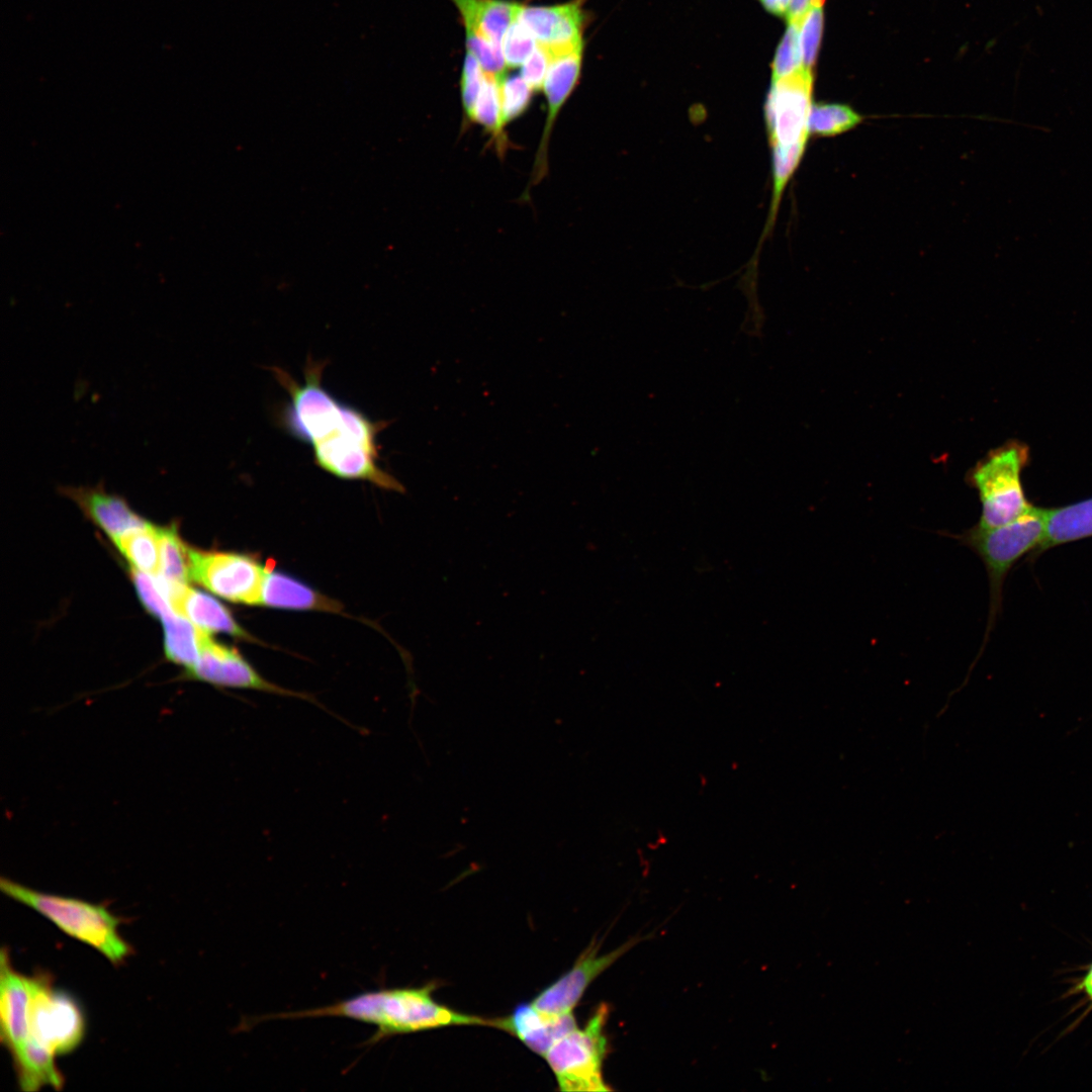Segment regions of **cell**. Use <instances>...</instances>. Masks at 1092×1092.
Returning a JSON list of instances; mask_svg holds the SVG:
<instances>
[{
	"label": "cell",
	"mask_w": 1092,
	"mask_h": 1092,
	"mask_svg": "<svg viewBox=\"0 0 1092 1092\" xmlns=\"http://www.w3.org/2000/svg\"><path fill=\"white\" fill-rule=\"evenodd\" d=\"M325 365L309 357L302 383L280 367H269L289 396L278 413L280 427L309 445L314 463L328 473L402 492V484L379 465L377 436L388 423L373 421L330 393L322 384Z\"/></svg>",
	"instance_id": "1"
},
{
	"label": "cell",
	"mask_w": 1092,
	"mask_h": 1092,
	"mask_svg": "<svg viewBox=\"0 0 1092 1092\" xmlns=\"http://www.w3.org/2000/svg\"><path fill=\"white\" fill-rule=\"evenodd\" d=\"M435 983L417 988H381L317 1008L252 1018L251 1024L273 1019L345 1017L376 1027L365 1043L370 1045L394 1035L450 1025L489 1026L490 1019L460 1013L435 1001Z\"/></svg>",
	"instance_id": "2"
},
{
	"label": "cell",
	"mask_w": 1092,
	"mask_h": 1092,
	"mask_svg": "<svg viewBox=\"0 0 1092 1092\" xmlns=\"http://www.w3.org/2000/svg\"><path fill=\"white\" fill-rule=\"evenodd\" d=\"M0 890L46 917L67 935L93 947L114 965L130 954V945L118 933L120 919L102 905L38 892L4 877L0 879Z\"/></svg>",
	"instance_id": "3"
},
{
	"label": "cell",
	"mask_w": 1092,
	"mask_h": 1092,
	"mask_svg": "<svg viewBox=\"0 0 1092 1092\" xmlns=\"http://www.w3.org/2000/svg\"><path fill=\"white\" fill-rule=\"evenodd\" d=\"M1045 508H1032L1019 518L994 528L975 525L953 535L983 561L989 582V616L985 640L1002 607L1005 579L1015 563L1037 550L1045 533Z\"/></svg>",
	"instance_id": "4"
},
{
	"label": "cell",
	"mask_w": 1092,
	"mask_h": 1092,
	"mask_svg": "<svg viewBox=\"0 0 1092 1092\" xmlns=\"http://www.w3.org/2000/svg\"><path fill=\"white\" fill-rule=\"evenodd\" d=\"M1028 460V449L1017 442L1006 444L980 461L969 476L981 502L980 528L1007 524L1032 508L1025 496L1021 472Z\"/></svg>",
	"instance_id": "5"
},
{
	"label": "cell",
	"mask_w": 1092,
	"mask_h": 1092,
	"mask_svg": "<svg viewBox=\"0 0 1092 1092\" xmlns=\"http://www.w3.org/2000/svg\"><path fill=\"white\" fill-rule=\"evenodd\" d=\"M609 1014L602 1004L582 1029L577 1026L557 1040L544 1058L561 1091H607L602 1067L607 1055L604 1032Z\"/></svg>",
	"instance_id": "6"
},
{
	"label": "cell",
	"mask_w": 1092,
	"mask_h": 1092,
	"mask_svg": "<svg viewBox=\"0 0 1092 1092\" xmlns=\"http://www.w3.org/2000/svg\"><path fill=\"white\" fill-rule=\"evenodd\" d=\"M28 1038L56 1056L73 1052L85 1034V1020L79 1004L71 995L55 989L47 973L28 977Z\"/></svg>",
	"instance_id": "7"
},
{
	"label": "cell",
	"mask_w": 1092,
	"mask_h": 1092,
	"mask_svg": "<svg viewBox=\"0 0 1092 1092\" xmlns=\"http://www.w3.org/2000/svg\"><path fill=\"white\" fill-rule=\"evenodd\" d=\"M269 566L249 555L189 547V579L232 603L260 606Z\"/></svg>",
	"instance_id": "8"
},
{
	"label": "cell",
	"mask_w": 1092,
	"mask_h": 1092,
	"mask_svg": "<svg viewBox=\"0 0 1092 1092\" xmlns=\"http://www.w3.org/2000/svg\"><path fill=\"white\" fill-rule=\"evenodd\" d=\"M812 92L813 74L807 67L772 80L764 104L769 148L807 145Z\"/></svg>",
	"instance_id": "9"
},
{
	"label": "cell",
	"mask_w": 1092,
	"mask_h": 1092,
	"mask_svg": "<svg viewBox=\"0 0 1092 1092\" xmlns=\"http://www.w3.org/2000/svg\"><path fill=\"white\" fill-rule=\"evenodd\" d=\"M185 677L218 688L251 690L300 699L325 709L313 696L268 680L236 648L214 641L209 633H205L199 657L196 663L185 671Z\"/></svg>",
	"instance_id": "10"
},
{
	"label": "cell",
	"mask_w": 1092,
	"mask_h": 1092,
	"mask_svg": "<svg viewBox=\"0 0 1092 1092\" xmlns=\"http://www.w3.org/2000/svg\"><path fill=\"white\" fill-rule=\"evenodd\" d=\"M641 939L633 937L603 956L597 954L600 945L592 944L570 970L545 988L531 1003L550 1015L571 1013L590 983Z\"/></svg>",
	"instance_id": "11"
},
{
	"label": "cell",
	"mask_w": 1092,
	"mask_h": 1092,
	"mask_svg": "<svg viewBox=\"0 0 1092 1092\" xmlns=\"http://www.w3.org/2000/svg\"><path fill=\"white\" fill-rule=\"evenodd\" d=\"M583 0L551 6H527L519 18L537 42L547 47L554 57L583 47Z\"/></svg>",
	"instance_id": "12"
},
{
	"label": "cell",
	"mask_w": 1092,
	"mask_h": 1092,
	"mask_svg": "<svg viewBox=\"0 0 1092 1092\" xmlns=\"http://www.w3.org/2000/svg\"><path fill=\"white\" fill-rule=\"evenodd\" d=\"M583 47L553 58L543 83L547 100V116L541 141L536 152L534 166L526 195L548 173V146L554 122L559 111L574 90L580 76Z\"/></svg>",
	"instance_id": "13"
},
{
	"label": "cell",
	"mask_w": 1092,
	"mask_h": 1092,
	"mask_svg": "<svg viewBox=\"0 0 1092 1092\" xmlns=\"http://www.w3.org/2000/svg\"><path fill=\"white\" fill-rule=\"evenodd\" d=\"M30 991L28 977L16 972L6 947L0 953V1037L15 1057L28 1037Z\"/></svg>",
	"instance_id": "14"
},
{
	"label": "cell",
	"mask_w": 1092,
	"mask_h": 1092,
	"mask_svg": "<svg viewBox=\"0 0 1092 1092\" xmlns=\"http://www.w3.org/2000/svg\"><path fill=\"white\" fill-rule=\"evenodd\" d=\"M490 1026L517 1036L534 1053L545 1056L562 1036L577 1026L573 1013L550 1015L532 1003L518 1005L507 1017L490 1019Z\"/></svg>",
	"instance_id": "15"
},
{
	"label": "cell",
	"mask_w": 1092,
	"mask_h": 1092,
	"mask_svg": "<svg viewBox=\"0 0 1092 1092\" xmlns=\"http://www.w3.org/2000/svg\"><path fill=\"white\" fill-rule=\"evenodd\" d=\"M62 491L74 499L111 539L149 524L122 497L106 492L101 486L64 487Z\"/></svg>",
	"instance_id": "16"
},
{
	"label": "cell",
	"mask_w": 1092,
	"mask_h": 1092,
	"mask_svg": "<svg viewBox=\"0 0 1092 1092\" xmlns=\"http://www.w3.org/2000/svg\"><path fill=\"white\" fill-rule=\"evenodd\" d=\"M260 606L288 610H311L339 613L341 604L299 580L269 567Z\"/></svg>",
	"instance_id": "17"
},
{
	"label": "cell",
	"mask_w": 1092,
	"mask_h": 1092,
	"mask_svg": "<svg viewBox=\"0 0 1092 1092\" xmlns=\"http://www.w3.org/2000/svg\"><path fill=\"white\" fill-rule=\"evenodd\" d=\"M176 613L186 617L198 628L210 633L218 632L245 640L252 636L234 619L228 609L205 593L189 587L182 588L173 603Z\"/></svg>",
	"instance_id": "18"
},
{
	"label": "cell",
	"mask_w": 1092,
	"mask_h": 1092,
	"mask_svg": "<svg viewBox=\"0 0 1092 1092\" xmlns=\"http://www.w3.org/2000/svg\"><path fill=\"white\" fill-rule=\"evenodd\" d=\"M458 9L464 27H469L495 43L502 39L523 8L506 0H450Z\"/></svg>",
	"instance_id": "19"
},
{
	"label": "cell",
	"mask_w": 1092,
	"mask_h": 1092,
	"mask_svg": "<svg viewBox=\"0 0 1092 1092\" xmlns=\"http://www.w3.org/2000/svg\"><path fill=\"white\" fill-rule=\"evenodd\" d=\"M1045 517L1044 537L1032 556L1056 546L1092 537V497L1058 508H1045Z\"/></svg>",
	"instance_id": "20"
},
{
	"label": "cell",
	"mask_w": 1092,
	"mask_h": 1092,
	"mask_svg": "<svg viewBox=\"0 0 1092 1092\" xmlns=\"http://www.w3.org/2000/svg\"><path fill=\"white\" fill-rule=\"evenodd\" d=\"M56 1055L31 1038L25 1040L19 1053L13 1057L17 1082L22 1091H38L44 1086L60 1090L64 1077L59 1071Z\"/></svg>",
	"instance_id": "21"
},
{
	"label": "cell",
	"mask_w": 1092,
	"mask_h": 1092,
	"mask_svg": "<svg viewBox=\"0 0 1092 1092\" xmlns=\"http://www.w3.org/2000/svg\"><path fill=\"white\" fill-rule=\"evenodd\" d=\"M166 657L189 670L197 661L205 633L186 617L175 613L162 620Z\"/></svg>",
	"instance_id": "22"
},
{
	"label": "cell",
	"mask_w": 1092,
	"mask_h": 1092,
	"mask_svg": "<svg viewBox=\"0 0 1092 1092\" xmlns=\"http://www.w3.org/2000/svg\"><path fill=\"white\" fill-rule=\"evenodd\" d=\"M112 541L133 569L153 575L159 573L160 546L157 527L149 523L145 527L117 536Z\"/></svg>",
	"instance_id": "23"
},
{
	"label": "cell",
	"mask_w": 1092,
	"mask_h": 1092,
	"mask_svg": "<svg viewBox=\"0 0 1092 1092\" xmlns=\"http://www.w3.org/2000/svg\"><path fill=\"white\" fill-rule=\"evenodd\" d=\"M471 121L479 123L491 134L498 153L505 152L508 139L504 132L498 81L491 75L484 73Z\"/></svg>",
	"instance_id": "24"
},
{
	"label": "cell",
	"mask_w": 1092,
	"mask_h": 1092,
	"mask_svg": "<svg viewBox=\"0 0 1092 1092\" xmlns=\"http://www.w3.org/2000/svg\"><path fill=\"white\" fill-rule=\"evenodd\" d=\"M157 531L160 546V567L157 575L187 584L190 581L189 547L179 537L176 527H157Z\"/></svg>",
	"instance_id": "25"
},
{
	"label": "cell",
	"mask_w": 1092,
	"mask_h": 1092,
	"mask_svg": "<svg viewBox=\"0 0 1092 1092\" xmlns=\"http://www.w3.org/2000/svg\"><path fill=\"white\" fill-rule=\"evenodd\" d=\"M863 117L841 103H813L809 114L810 134L834 136L854 128Z\"/></svg>",
	"instance_id": "26"
},
{
	"label": "cell",
	"mask_w": 1092,
	"mask_h": 1092,
	"mask_svg": "<svg viewBox=\"0 0 1092 1092\" xmlns=\"http://www.w3.org/2000/svg\"><path fill=\"white\" fill-rule=\"evenodd\" d=\"M807 145L792 147H772L771 150V176L772 196L768 221L772 223L780 204L782 194L799 167Z\"/></svg>",
	"instance_id": "27"
},
{
	"label": "cell",
	"mask_w": 1092,
	"mask_h": 1092,
	"mask_svg": "<svg viewBox=\"0 0 1092 1092\" xmlns=\"http://www.w3.org/2000/svg\"><path fill=\"white\" fill-rule=\"evenodd\" d=\"M131 573L140 601L149 613L161 621L176 613L170 602L165 583L159 575L135 569H132Z\"/></svg>",
	"instance_id": "28"
},
{
	"label": "cell",
	"mask_w": 1092,
	"mask_h": 1092,
	"mask_svg": "<svg viewBox=\"0 0 1092 1092\" xmlns=\"http://www.w3.org/2000/svg\"><path fill=\"white\" fill-rule=\"evenodd\" d=\"M825 0H812L799 22V42L804 67L812 69L818 56L824 24Z\"/></svg>",
	"instance_id": "29"
},
{
	"label": "cell",
	"mask_w": 1092,
	"mask_h": 1092,
	"mask_svg": "<svg viewBox=\"0 0 1092 1092\" xmlns=\"http://www.w3.org/2000/svg\"><path fill=\"white\" fill-rule=\"evenodd\" d=\"M505 124L522 115L530 105L533 89L522 76L505 77L498 82Z\"/></svg>",
	"instance_id": "30"
},
{
	"label": "cell",
	"mask_w": 1092,
	"mask_h": 1092,
	"mask_svg": "<svg viewBox=\"0 0 1092 1092\" xmlns=\"http://www.w3.org/2000/svg\"><path fill=\"white\" fill-rule=\"evenodd\" d=\"M537 41L518 17L508 27L502 39V50L508 67L522 66L532 54Z\"/></svg>",
	"instance_id": "31"
},
{
	"label": "cell",
	"mask_w": 1092,
	"mask_h": 1092,
	"mask_svg": "<svg viewBox=\"0 0 1092 1092\" xmlns=\"http://www.w3.org/2000/svg\"><path fill=\"white\" fill-rule=\"evenodd\" d=\"M802 67L804 65L799 42V23L788 22L772 62V80L788 76Z\"/></svg>",
	"instance_id": "32"
},
{
	"label": "cell",
	"mask_w": 1092,
	"mask_h": 1092,
	"mask_svg": "<svg viewBox=\"0 0 1092 1092\" xmlns=\"http://www.w3.org/2000/svg\"><path fill=\"white\" fill-rule=\"evenodd\" d=\"M484 72L478 61L469 52L466 54L461 73V99L464 112L471 121L473 109L478 97Z\"/></svg>",
	"instance_id": "33"
},
{
	"label": "cell",
	"mask_w": 1092,
	"mask_h": 1092,
	"mask_svg": "<svg viewBox=\"0 0 1092 1092\" xmlns=\"http://www.w3.org/2000/svg\"><path fill=\"white\" fill-rule=\"evenodd\" d=\"M552 60L553 56L547 47L537 42L532 54L522 65L521 76L533 91L543 87Z\"/></svg>",
	"instance_id": "34"
},
{
	"label": "cell",
	"mask_w": 1092,
	"mask_h": 1092,
	"mask_svg": "<svg viewBox=\"0 0 1092 1092\" xmlns=\"http://www.w3.org/2000/svg\"><path fill=\"white\" fill-rule=\"evenodd\" d=\"M763 8L777 16H788L792 0H759Z\"/></svg>",
	"instance_id": "35"
},
{
	"label": "cell",
	"mask_w": 1092,
	"mask_h": 1092,
	"mask_svg": "<svg viewBox=\"0 0 1092 1092\" xmlns=\"http://www.w3.org/2000/svg\"><path fill=\"white\" fill-rule=\"evenodd\" d=\"M812 0H792L790 10L787 16L788 22L799 23L803 15L808 10Z\"/></svg>",
	"instance_id": "36"
},
{
	"label": "cell",
	"mask_w": 1092,
	"mask_h": 1092,
	"mask_svg": "<svg viewBox=\"0 0 1092 1092\" xmlns=\"http://www.w3.org/2000/svg\"><path fill=\"white\" fill-rule=\"evenodd\" d=\"M1092 1000V966L1086 974L1081 986Z\"/></svg>",
	"instance_id": "37"
}]
</instances>
